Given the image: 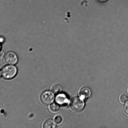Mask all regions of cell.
<instances>
[{
	"instance_id": "1",
	"label": "cell",
	"mask_w": 128,
	"mask_h": 128,
	"mask_svg": "<svg viewBox=\"0 0 128 128\" xmlns=\"http://www.w3.org/2000/svg\"><path fill=\"white\" fill-rule=\"evenodd\" d=\"M1 72L3 78L6 80H10L16 76L17 70L16 66L13 65H7L2 68Z\"/></svg>"
},
{
	"instance_id": "2",
	"label": "cell",
	"mask_w": 128,
	"mask_h": 128,
	"mask_svg": "<svg viewBox=\"0 0 128 128\" xmlns=\"http://www.w3.org/2000/svg\"><path fill=\"white\" fill-rule=\"evenodd\" d=\"M85 104L83 100L81 98H74L71 100L70 107L71 110L75 112H79L83 109Z\"/></svg>"
},
{
	"instance_id": "3",
	"label": "cell",
	"mask_w": 128,
	"mask_h": 128,
	"mask_svg": "<svg viewBox=\"0 0 128 128\" xmlns=\"http://www.w3.org/2000/svg\"><path fill=\"white\" fill-rule=\"evenodd\" d=\"M54 98L53 92L48 90H46L41 94L40 96V100L43 104L48 105L53 102Z\"/></svg>"
},
{
	"instance_id": "4",
	"label": "cell",
	"mask_w": 128,
	"mask_h": 128,
	"mask_svg": "<svg viewBox=\"0 0 128 128\" xmlns=\"http://www.w3.org/2000/svg\"><path fill=\"white\" fill-rule=\"evenodd\" d=\"M5 62L9 64L14 65L17 63L18 61L17 55L13 52H9L5 56Z\"/></svg>"
},
{
	"instance_id": "5",
	"label": "cell",
	"mask_w": 128,
	"mask_h": 128,
	"mask_svg": "<svg viewBox=\"0 0 128 128\" xmlns=\"http://www.w3.org/2000/svg\"><path fill=\"white\" fill-rule=\"evenodd\" d=\"M55 101L59 105L62 106L67 104L69 102V98L66 94L60 93L58 94L56 96Z\"/></svg>"
},
{
	"instance_id": "6",
	"label": "cell",
	"mask_w": 128,
	"mask_h": 128,
	"mask_svg": "<svg viewBox=\"0 0 128 128\" xmlns=\"http://www.w3.org/2000/svg\"><path fill=\"white\" fill-rule=\"evenodd\" d=\"M91 90L87 87L82 88L80 92V98L84 100H87L89 99L91 97Z\"/></svg>"
},
{
	"instance_id": "7",
	"label": "cell",
	"mask_w": 128,
	"mask_h": 128,
	"mask_svg": "<svg viewBox=\"0 0 128 128\" xmlns=\"http://www.w3.org/2000/svg\"><path fill=\"white\" fill-rule=\"evenodd\" d=\"M44 128H56V125L53 121L51 120H47L43 125Z\"/></svg>"
},
{
	"instance_id": "8",
	"label": "cell",
	"mask_w": 128,
	"mask_h": 128,
	"mask_svg": "<svg viewBox=\"0 0 128 128\" xmlns=\"http://www.w3.org/2000/svg\"><path fill=\"white\" fill-rule=\"evenodd\" d=\"M52 92L55 94H58L62 91L61 86L59 85H55L52 86L51 89Z\"/></svg>"
},
{
	"instance_id": "9",
	"label": "cell",
	"mask_w": 128,
	"mask_h": 128,
	"mask_svg": "<svg viewBox=\"0 0 128 128\" xmlns=\"http://www.w3.org/2000/svg\"><path fill=\"white\" fill-rule=\"evenodd\" d=\"M60 106L58 104L53 103L50 105V109L51 112H57L60 110Z\"/></svg>"
},
{
	"instance_id": "10",
	"label": "cell",
	"mask_w": 128,
	"mask_h": 128,
	"mask_svg": "<svg viewBox=\"0 0 128 128\" xmlns=\"http://www.w3.org/2000/svg\"><path fill=\"white\" fill-rule=\"evenodd\" d=\"M62 119L61 116H57L55 117L54 121L55 123L57 124H60L62 122Z\"/></svg>"
},
{
	"instance_id": "11",
	"label": "cell",
	"mask_w": 128,
	"mask_h": 128,
	"mask_svg": "<svg viewBox=\"0 0 128 128\" xmlns=\"http://www.w3.org/2000/svg\"><path fill=\"white\" fill-rule=\"evenodd\" d=\"M120 101L122 103H124L127 101L128 100V97L127 95H121L120 98Z\"/></svg>"
},
{
	"instance_id": "12",
	"label": "cell",
	"mask_w": 128,
	"mask_h": 128,
	"mask_svg": "<svg viewBox=\"0 0 128 128\" xmlns=\"http://www.w3.org/2000/svg\"><path fill=\"white\" fill-rule=\"evenodd\" d=\"M123 110L125 114L128 116V101L126 102L124 105Z\"/></svg>"
},
{
	"instance_id": "13",
	"label": "cell",
	"mask_w": 128,
	"mask_h": 128,
	"mask_svg": "<svg viewBox=\"0 0 128 128\" xmlns=\"http://www.w3.org/2000/svg\"><path fill=\"white\" fill-rule=\"evenodd\" d=\"M4 52L3 51H0V60H1L5 57Z\"/></svg>"
},
{
	"instance_id": "14",
	"label": "cell",
	"mask_w": 128,
	"mask_h": 128,
	"mask_svg": "<svg viewBox=\"0 0 128 128\" xmlns=\"http://www.w3.org/2000/svg\"><path fill=\"white\" fill-rule=\"evenodd\" d=\"M96 0L101 3H103V2H106L107 1V0Z\"/></svg>"
},
{
	"instance_id": "15",
	"label": "cell",
	"mask_w": 128,
	"mask_h": 128,
	"mask_svg": "<svg viewBox=\"0 0 128 128\" xmlns=\"http://www.w3.org/2000/svg\"><path fill=\"white\" fill-rule=\"evenodd\" d=\"M4 38L2 37H0V43H2L4 41Z\"/></svg>"
},
{
	"instance_id": "16",
	"label": "cell",
	"mask_w": 128,
	"mask_h": 128,
	"mask_svg": "<svg viewBox=\"0 0 128 128\" xmlns=\"http://www.w3.org/2000/svg\"><path fill=\"white\" fill-rule=\"evenodd\" d=\"M1 76H2V75H1V70H0V77H1Z\"/></svg>"
},
{
	"instance_id": "17",
	"label": "cell",
	"mask_w": 128,
	"mask_h": 128,
	"mask_svg": "<svg viewBox=\"0 0 128 128\" xmlns=\"http://www.w3.org/2000/svg\"><path fill=\"white\" fill-rule=\"evenodd\" d=\"M1 43H0V50H1Z\"/></svg>"
}]
</instances>
